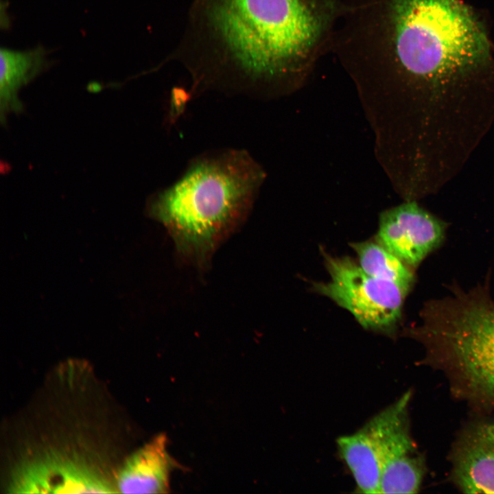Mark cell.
I'll return each instance as SVG.
<instances>
[{
  "label": "cell",
  "mask_w": 494,
  "mask_h": 494,
  "mask_svg": "<svg viewBox=\"0 0 494 494\" xmlns=\"http://www.w3.org/2000/svg\"><path fill=\"white\" fill-rule=\"evenodd\" d=\"M340 8L341 0H194L175 55L196 91L286 92L331 49Z\"/></svg>",
  "instance_id": "2"
},
{
  "label": "cell",
  "mask_w": 494,
  "mask_h": 494,
  "mask_svg": "<svg viewBox=\"0 0 494 494\" xmlns=\"http://www.w3.org/2000/svg\"><path fill=\"white\" fill-rule=\"evenodd\" d=\"M411 396L406 392L365 425L381 457V493H416L425 476V460L410 433Z\"/></svg>",
  "instance_id": "6"
},
{
  "label": "cell",
  "mask_w": 494,
  "mask_h": 494,
  "mask_svg": "<svg viewBox=\"0 0 494 494\" xmlns=\"http://www.w3.org/2000/svg\"><path fill=\"white\" fill-rule=\"evenodd\" d=\"M175 467L166 436L158 435L126 458L117 473L116 489L123 493H168Z\"/></svg>",
  "instance_id": "10"
},
{
  "label": "cell",
  "mask_w": 494,
  "mask_h": 494,
  "mask_svg": "<svg viewBox=\"0 0 494 494\" xmlns=\"http://www.w3.org/2000/svg\"><path fill=\"white\" fill-rule=\"evenodd\" d=\"M451 478L465 493H494V422L475 424L457 440Z\"/></svg>",
  "instance_id": "9"
},
{
  "label": "cell",
  "mask_w": 494,
  "mask_h": 494,
  "mask_svg": "<svg viewBox=\"0 0 494 494\" xmlns=\"http://www.w3.org/2000/svg\"><path fill=\"white\" fill-rule=\"evenodd\" d=\"M341 457L355 481L357 491L381 493L382 464L377 444L364 425L358 432L337 440Z\"/></svg>",
  "instance_id": "11"
},
{
  "label": "cell",
  "mask_w": 494,
  "mask_h": 494,
  "mask_svg": "<svg viewBox=\"0 0 494 494\" xmlns=\"http://www.w3.org/2000/svg\"><path fill=\"white\" fill-rule=\"evenodd\" d=\"M421 320L404 334L423 344L424 362L445 373L457 397L494 409V300L489 291L455 289L427 302Z\"/></svg>",
  "instance_id": "4"
},
{
  "label": "cell",
  "mask_w": 494,
  "mask_h": 494,
  "mask_svg": "<svg viewBox=\"0 0 494 494\" xmlns=\"http://www.w3.org/2000/svg\"><path fill=\"white\" fill-rule=\"evenodd\" d=\"M351 246L357 255L360 266L366 273L392 282L406 293L410 291L414 281L410 268L379 242L353 243Z\"/></svg>",
  "instance_id": "13"
},
{
  "label": "cell",
  "mask_w": 494,
  "mask_h": 494,
  "mask_svg": "<svg viewBox=\"0 0 494 494\" xmlns=\"http://www.w3.org/2000/svg\"><path fill=\"white\" fill-rule=\"evenodd\" d=\"M325 255L330 280L313 289L348 310L365 329L393 335L407 293L398 285L373 277L347 257Z\"/></svg>",
  "instance_id": "5"
},
{
  "label": "cell",
  "mask_w": 494,
  "mask_h": 494,
  "mask_svg": "<svg viewBox=\"0 0 494 494\" xmlns=\"http://www.w3.org/2000/svg\"><path fill=\"white\" fill-rule=\"evenodd\" d=\"M333 51L389 114L438 118L494 95L491 43L460 0H343Z\"/></svg>",
  "instance_id": "1"
},
{
  "label": "cell",
  "mask_w": 494,
  "mask_h": 494,
  "mask_svg": "<svg viewBox=\"0 0 494 494\" xmlns=\"http://www.w3.org/2000/svg\"><path fill=\"white\" fill-rule=\"evenodd\" d=\"M445 233L443 222L416 201H406L381 215L377 240L412 268L440 245Z\"/></svg>",
  "instance_id": "7"
},
{
  "label": "cell",
  "mask_w": 494,
  "mask_h": 494,
  "mask_svg": "<svg viewBox=\"0 0 494 494\" xmlns=\"http://www.w3.org/2000/svg\"><path fill=\"white\" fill-rule=\"evenodd\" d=\"M265 178L263 167L246 150L202 154L152 198L148 213L165 226L181 250L204 253L245 215Z\"/></svg>",
  "instance_id": "3"
},
{
  "label": "cell",
  "mask_w": 494,
  "mask_h": 494,
  "mask_svg": "<svg viewBox=\"0 0 494 494\" xmlns=\"http://www.w3.org/2000/svg\"><path fill=\"white\" fill-rule=\"evenodd\" d=\"M113 486L78 458L49 453L19 467L8 489L13 493H113Z\"/></svg>",
  "instance_id": "8"
},
{
  "label": "cell",
  "mask_w": 494,
  "mask_h": 494,
  "mask_svg": "<svg viewBox=\"0 0 494 494\" xmlns=\"http://www.w3.org/2000/svg\"><path fill=\"white\" fill-rule=\"evenodd\" d=\"M0 100L1 115L21 106L16 97L19 90L45 67V49L37 47L25 51L1 49Z\"/></svg>",
  "instance_id": "12"
}]
</instances>
